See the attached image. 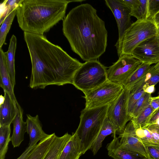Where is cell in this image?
<instances>
[{"mask_svg":"<svg viewBox=\"0 0 159 159\" xmlns=\"http://www.w3.org/2000/svg\"><path fill=\"white\" fill-rule=\"evenodd\" d=\"M24 36L32 65L30 88L44 89L49 85L72 84L82 63L43 35L24 32Z\"/></svg>","mask_w":159,"mask_h":159,"instance_id":"obj_1","label":"cell"},{"mask_svg":"<svg viewBox=\"0 0 159 159\" xmlns=\"http://www.w3.org/2000/svg\"><path fill=\"white\" fill-rule=\"evenodd\" d=\"M62 31L72 50L84 61L97 60L106 51L108 35L105 22L89 4L70 10L63 20Z\"/></svg>","mask_w":159,"mask_h":159,"instance_id":"obj_2","label":"cell"},{"mask_svg":"<svg viewBox=\"0 0 159 159\" xmlns=\"http://www.w3.org/2000/svg\"><path fill=\"white\" fill-rule=\"evenodd\" d=\"M72 0H22L16 8L17 20L24 32L43 35L65 17Z\"/></svg>","mask_w":159,"mask_h":159,"instance_id":"obj_3","label":"cell"},{"mask_svg":"<svg viewBox=\"0 0 159 159\" xmlns=\"http://www.w3.org/2000/svg\"><path fill=\"white\" fill-rule=\"evenodd\" d=\"M109 105L90 108L81 112L80 122L75 132L79 137L84 154L90 149L107 116Z\"/></svg>","mask_w":159,"mask_h":159,"instance_id":"obj_4","label":"cell"},{"mask_svg":"<svg viewBox=\"0 0 159 159\" xmlns=\"http://www.w3.org/2000/svg\"><path fill=\"white\" fill-rule=\"evenodd\" d=\"M159 33V29L155 21L147 19L137 20L131 24L121 39L115 45L119 58L124 55H131L139 44Z\"/></svg>","mask_w":159,"mask_h":159,"instance_id":"obj_5","label":"cell"},{"mask_svg":"<svg viewBox=\"0 0 159 159\" xmlns=\"http://www.w3.org/2000/svg\"><path fill=\"white\" fill-rule=\"evenodd\" d=\"M107 70L97 60L86 61L75 73L72 84L83 93L92 90L108 80Z\"/></svg>","mask_w":159,"mask_h":159,"instance_id":"obj_6","label":"cell"},{"mask_svg":"<svg viewBox=\"0 0 159 159\" xmlns=\"http://www.w3.org/2000/svg\"><path fill=\"white\" fill-rule=\"evenodd\" d=\"M123 86L107 80L99 86L83 93L85 108H90L109 105L121 93Z\"/></svg>","mask_w":159,"mask_h":159,"instance_id":"obj_7","label":"cell"},{"mask_svg":"<svg viewBox=\"0 0 159 159\" xmlns=\"http://www.w3.org/2000/svg\"><path fill=\"white\" fill-rule=\"evenodd\" d=\"M142 63L132 55H123L107 70V80L123 86Z\"/></svg>","mask_w":159,"mask_h":159,"instance_id":"obj_8","label":"cell"},{"mask_svg":"<svg viewBox=\"0 0 159 159\" xmlns=\"http://www.w3.org/2000/svg\"><path fill=\"white\" fill-rule=\"evenodd\" d=\"M129 90L124 87L120 95L109 105L107 117L117 128L116 134L123 131L130 120L128 112Z\"/></svg>","mask_w":159,"mask_h":159,"instance_id":"obj_9","label":"cell"},{"mask_svg":"<svg viewBox=\"0 0 159 159\" xmlns=\"http://www.w3.org/2000/svg\"><path fill=\"white\" fill-rule=\"evenodd\" d=\"M131 55L144 63L150 65L159 62V33L143 41L137 46Z\"/></svg>","mask_w":159,"mask_h":159,"instance_id":"obj_10","label":"cell"},{"mask_svg":"<svg viewBox=\"0 0 159 159\" xmlns=\"http://www.w3.org/2000/svg\"><path fill=\"white\" fill-rule=\"evenodd\" d=\"M105 4L111 10L116 19L118 30V39H122L125 31L132 24L131 23V9L122 0H106Z\"/></svg>","mask_w":159,"mask_h":159,"instance_id":"obj_11","label":"cell"},{"mask_svg":"<svg viewBox=\"0 0 159 159\" xmlns=\"http://www.w3.org/2000/svg\"><path fill=\"white\" fill-rule=\"evenodd\" d=\"M136 128L133 122L130 121L119 134L120 142L123 147L132 152L141 155L149 159L146 147L137 135Z\"/></svg>","mask_w":159,"mask_h":159,"instance_id":"obj_12","label":"cell"},{"mask_svg":"<svg viewBox=\"0 0 159 159\" xmlns=\"http://www.w3.org/2000/svg\"><path fill=\"white\" fill-rule=\"evenodd\" d=\"M26 116L25 132L29 134L30 137L29 146L33 147L36 145L39 141L46 139L50 134H46L43 130L38 115L32 116L27 114Z\"/></svg>","mask_w":159,"mask_h":159,"instance_id":"obj_13","label":"cell"},{"mask_svg":"<svg viewBox=\"0 0 159 159\" xmlns=\"http://www.w3.org/2000/svg\"><path fill=\"white\" fill-rule=\"evenodd\" d=\"M113 134L112 140L107 146L108 154L113 159H148L139 154L134 153L124 148L117 137Z\"/></svg>","mask_w":159,"mask_h":159,"instance_id":"obj_14","label":"cell"},{"mask_svg":"<svg viewBox=\"0 0 159 159\" xmlns=\"http://www.w3.org/2000/svg\"><path fill=\"white\" fill-rule=\"evenodd\" d=\"M0 86L4 92L9 95L15 104H19L14 93V87L7 69L6 56L2 48H0Z\"/></svg>","mask_w":159,"mask_h":159,"instance_id":"obj_15","label":"cell"},{"mask_svg":"<svg viewBox=\"0 0 159 159\" xmlns=\"http://www.w3.org/2000/svg\"><path fill=\"white\" fill-rule=\"evenodd\" d=\"M23 111L19 104L17 105L16 114L13 121V129L11 141L14 148L19 147L24 139L26 123L23 119Z\"/></svg>","mask_w":159,"mask_h":159,"instance_id":"obj_16","label":"cell"},{"mask_svg":"<svg viewBox=\"0 0 159 159\" xmlns=\"http://www.w3.org/2000/svg\"><path fill=\"white\" fill-rule=\"evenodd\" d=\"M4 93V101L0 104V126L10 125L16 114L17 105L7 93Z\"/></svg>","mask_w":159,"mask_h":159,"instance_id":"obj_17","label":"cell"},{"mask_svg":"<svg viewBox=\"0 0 159 159\" xmlns=\"http://www.w3.org/2000/svg\"><path fill=\"white\" fill-rule=\"evenodd\" d=\"M83 154L84 150L79 137L75 132L72 133L58 159H77Z\"/></svg>","mask_w":159,"mask_h":159,"instance_id":"obj_18","label":"cell"},{"mask_svg":"<svg viewBox=\"0 0 159 159\" xmlns=\"http://www.w3.org/2000/svg\"><path fill=\"white\" fill-rule=\"evenodd\" d=\"M117 131L116 127L106 116L98 134L89 149L94 155L97 154L102 147V142L105 138L111 134L116 133Z\"/></svg>","mask_w":159,"mask_h":159,"instance_id":"obj_19","label":"cell"},{"mask_svg":"<svg viewBox=\"0 0 159 159\" xmlns=\"http://www.w3.org/2000/svg\"><path fill=\"white\" fill-rule=\"evenodd\" d=\"M146 75L129 89L128 112L130 120L136 102L145 93L143 86L146 82Z\"/></svg>","mask_w":159,"mask_h":159,"instance_id":"obj_20","label":"cell"},{"mask_svg":"<svg viewBox=\"0 0 159 159\" xmlns=\"http://www.w3.org/2000/svg\"><path fill=\"white\" fill-rule=\"evenodd\" d=\"M71 136L68 133L61 137L56 136L42 159H58L62 150Z\"/></svg>","mask_w":159,"mask_h":159,"instance_id":"obj_21","label":"cell"},{"mask_svg":"<svg viewBox=\"0 0 159 159\" xmlns=\"http://www.w3.org/2000/svg\"><path fill=\"white\" fill-rule=\"evenodd\" d=\"M136 133L145 145L159 146V130L146 127L136 129Z\"/></svg>","mask_w":159,"mask_h":159,"instance_id":"obj_22","label":"cell"},{"mask_svg":"<svg viewBox=\"0 0 159 159\" xmlns=\"http://www.w3.org/2000/svg\"><path fill=\"white\" fill-rule=\"evenodd\" d=\"M16 43V38L15 35H13L10 40L8 50L5 52L7 69L14 87L16 84L15 56Z\"/></svg>","mask_w":159,"mask_h":159,"instance_id":"obj_23","label":"cell"},{"mask_svg":"<svg viewBox=\"0 0 159 159\" xmlns=\"http://www.w3.org/2000/svg\"><path fill=\"white\" fill-rule=\"evenodd\" d=\"M56 136L54 133L46 139L40 141L26 159H42Z\"/></svg>","mask_w":159,"mask_h":159,"instance_id":"obj_24","label":"cell"},{"mask_svg":"<svg viewBox=\"0 0 159 159\" xmlns=\"http://www.w3.org/2000/svg\"><path fill=\"white\" fill-rule=\"evenodd\" d=\"M131 16L137 20L147 19L148 17V0H135L131 8Z\"/></svg>","mask_w":159,"mask_h":159,"instance_id":"obj_25","label":"cell"},{"mask_svg":"<svg viewBox=\"0 0 159 159\" xmlns=\"http://www.w3.org/2000/svg\"><path fill=\"white\" fill-rule=\"evenodd\" d=\"M151 66V65L142 63L127 80L123 87L129 89L146 75Z\"/></svg>","mask_w":159,"mask_h":159,"instance_id":"obj_26","label":"cell"},{"mask_svg":"<svg viewBox=\"0 0 159 159\" xmlns=\"http://www.w3.org/2000/svg\"><path fill=\"white\" fill-rule=\"evenodd\" d=\"M155 111L149 105L130 121L133 122L136 129L146 127Z\"/></svg>","mask_w":159,"mask_h":159,"instance_id":"obj_27","label":"cell"},{"mask_svg":"<svg viewBox=\"0 0 159 159\" xmlns=\"http://www.w3.org/2000/svg\"><path fill=\"white\" fill-rule=\"evenodd\" d=\"M10 125L0 126V159H4L11 141Z\"/></svg>","mask_w":159,"mask_h":159,"instance_id":"obj_28","label":"cell"},{"mask_svg":"<svg viewBox=\"0 0 159 159\" xmlns=\"http://www.w3.org/2000/svg\"><path fill=\"white\" fill-rule=\"evenodd\" d=\"M22 0H5L0 4V25L5 18L16 9Z\"/></svg>","mask_w":159,"mask_h":159,"instance_id":"obj_29","label":"cell"},{"mask_svg":"<svg viewBox=\"0 0 159 159\" xmlns=\"http://www.w3.org/2000/svg\"><path fill=\"white\" fill-rule=\"evenodd\" d=\"M16 9L13 11L4 19L1 25L0 28V48L5 43L6 36L8 33L15 16Z\"/></svg>","mask_w":159,"mask_h":159,"instance_id":"obj_30","label":"cell"},{"mask_svg":"<svg viewBox=\"0 0 159 159\" xmlns=\"http://www.w3.org/2000/svg\"><path fill=\"white\" fill-rule=\"evenodd\" d=\"M151 97V94L145 93L136 102L134 109L132 119L136 117L150 105Z\"/></svg>","mask_w":159,"mask_h":159,"instance_id":"obj_31","label":"cell"},{"mask_svg":"<svg viewBox=\"0 0 159 159\" xmlns=\"http://www.w3.org/2000/svg\"><path fill=\"white\" fill-rule=\"evenodd\" d=\"M159 13V0H148L147 19L155 22L157 15Z\"/></svg>","mask_w":159,"mask_h":159,"instance_id":"obj_32","label":"cell"},{"mask_svg":"<svg viewBox=\"0 0 159 159\" xmlns=\"http://www.w3.org/2000/svg\"><path fill=\"white\" fill-rule=\"evenodd\" d=\"M146 76L145 84L148 85H155L159 82V71L154 69V65L151 66Z\"/></svg>","mask_w":159,"mask_h":159,"instance_id":"obj_33","label":"cell"},{"mask_svg":"<svg viewBox=\"0 0 159 159\" xmlns=\"http://www.w3.org/2000/svg\"><path fill=\"white\" fill-rule=\"evenodd\" d=\"M149 156V159H159V146L145 145Z\"/></svg>","mask_w":159,"mask_h":159,"instance_id":"obj_34","label":"cell"},{"mask_svg":"<svg viewBox=\"0 0 159 159\" xmlns=\"http://www.w3.org/2000/svg\"><path fill=\"white\" fill-rule=\"evenodd\" d=\"M150 105L155 111L159 108V95L156 97H152Z\"/></svg>","mask_w":159,"mask_h":159,"instance_id":"obj_35","label":"cell"},{"mask_svg":"<svg viewBox=\"0 0 159 159\" xmlns=\"http://www.w3.org/2000/svg\"><path fill=\"white\" fill-rule=\"evenodd\" d=\"M159 118V108L155 111L153 113L149 121L147 126L155 124Z\"/></svg>","mask_w":159,"mask_h":159,"instance_id":"obj_36","label":"cell"},{"mask_svg":"<svg viewBox=\"0 0 159 159\" xmlns=\"http://www.w3.org/2000/svg\"><path fill=\"white\" fill-rule=\"evenodd\" d=\"M36 146L33 147L28 146L21 156L16 159H26Z\"/></svg>","mask_w":159,"mask_h":159,"instance_id":"obj_37","label":"cell"},{"mask_svg":"<svg viewBox=\"0 0 159 159\" xmlns=\"http://www.w3.org/2000/svg\"><path fill=\"white\" fill-rule=\"evenodd\" d=\"M143 89L145 93L151 94L154 92L155 85L148 86L145 83L143 86Z\"/></svg>","mask_w":159,"mask_h":159,"instance_id":"obj_38","label":"cell"},{"mask_svg":"<svg viewBox=\"0 0 159 159\" xmlns=\"http://www.w3.org/2000/svg\"><path fill=\"white\" fill-rule=\"evenodd\" d=\"M154 67L155 70L159 71V62L154 65Z\"/></svg>","mask_w":159,"mask_h":159,"instance_id":"obj_39","label":"cell"},{"mask_svg":"<svg viewBox=\"0 0 159 159\" xmlns=\"http://www.w3.org/2000/svg\"><path fill=\"white\" fill-rule=\"evenodd\" d=\"M157 25L158 28L159 29V22L157 24Z\"/></svg>","mask_w":159,"mask_h":159,"instance_id":"obj_40","label":"cell"},{"mask_svg":"<svg viewBox=\"0 0 159 159\" xmlns=\"http://www.w3.org/2000/svg\"><path fill=\"white\" fill-rule=\"evenodd\" d=\"M158 129V130H159V128H158V129Z\"/></svg>","mask_w":159,"mask_h":159,"instance_id":"obj_41","label":"cell"},{"mask_svg":"<svg viewBox=\"0 0 159 159\" xmlns=\"http://www.w3.org/2000/svg\"><path fill=\"white\" fill-rule=\"evenodd\" d=\"M79 159V158H77V159Z\"/></svg>","mask_w":159,"mask_h":159,"instance_id":"obj_42","label":"cell"}]
</instances>
